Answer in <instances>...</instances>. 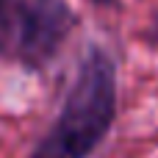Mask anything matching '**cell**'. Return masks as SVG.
<instances>
[{"instance_id":"cell-1","label":"cell","mask_w":158,"mask_h":158,"mask_svg":"<svg viewBox=\"0 0 158 158\" xmlns=\"http://www.w3.org/2000/svg\"><path fill=\"white\" fill-rule=\"evenodd\" d=\"M117 106L114 61L94 47L78 67V78L56 125L44 133L33 158H86L108 133Z\"/></svg>"},{"instance_id":"cell-2","label":"cell","mask_w":158,"mask_h":158,"mask_svg":"<svg viewBox=\"0 0 158 158\" xmlns=\"http://www.w3.org/2000/svg\"><path fill=\"white\" fill-rule=\"evenodd\" d=\"M72 28L67 0H19L0 25V50L28 67L47 64Z\"/></svg>"},{"instance_id":"cell-3","label":"cell","mask_w":158,"mask_h":158,"mask_svg":"<svg viewBox=\"0 0 158 158\" xmlns=\"http://www.w3.org/2000/svg\"><path fill=\"white\" fill-rule=\"evenodd\" d=\"M147 39H150L153 44H158V11H156V17H153V25H150V33H147Z\"/></svg>"},{"instance_id":"cell-4","label":"cell","mask_w":158,"mask_h":158,"mask_svg":"<svg viewBox=\"0 0 158 158\" xmlns=\"http://www.w3.org/2000/svg\"><path fill=\"white\" fill-rule=\"evenodd\" d=\"M94 3H100V6H111L114 0H94Z\"/></svg>"},{"instance_id":"cell-5","label":"cell","mask_w":158,"mask_h":158,"mask_svg":"<svg viewBox=\"0 0 158 158\" xmlns=\"http://www.w3.org/2000/svg\"><path fill=\"white\" fill-rule=\"evenodd\" d=\"M0 6H3V0H0Z\"/></svg>"}]
</instances>
